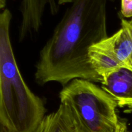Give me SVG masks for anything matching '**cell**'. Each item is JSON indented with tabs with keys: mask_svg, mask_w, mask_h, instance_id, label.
<instances>
[{
	"mask_svg": "<svg viewBox=\"0 0 132 132\" xmlns=\"http://www.w3.org/2000/svg\"><path fill=\"white\" fill-rule=\"evenodd\" d=\"M129 21V23L130 24V25H131V27H132V19H131V20H130V21Z\"/></svg>",
	"mask_w": 132,
	"mask_h": 132,
	"instance_id": "13",
	"label": "cell"
},
{
	"mask_svg": "<svg viewBox=\"0 0 132 132\" xmlns=\"http://www.w3.org/2000/svg\"><path fill=\"white\" fill-rule=\"evenodd\" d=\"M74 0H57L59 5H64L66 4H71Z\"/></svg>",
	"mask_w": 132,
	"mask_h": 132,
	"instance_id": "11",
	"label": "cell"
},
{
	"mask_svg": "<svg viewBox=\"0 0 132 132\" xmlns=\"http://www.w3.org/2000/svg\"><path fill=\"white\" fill-rule=\"evenodd\" d=\"M120 14L124 19L132 18V0H121Z\"/></svg>",
	"mask_w": 132,
	"mask_h": 132,
	"instance_id": "9",
	"label": "cell"
},
{
	"mask_svg": "<svg viewBox=\"0 0 132 132\" xmlns=\"http://www.w3.org/2000/svg\"><path fill=\"white\" fill-rule=\"evenodd\" d=\"M88 58L94 70L103 79L116 70L123 68L116 58L98 43L90 48Z\"/></svg>",
	"mask_w": 132,
	"mask_h": 132,
	"instance_id": "8",
	"label": "cell"
},
{
	"mask_svg": "<svg viewBox=\"0 0 132 132\" xmlns=\"http://www.w3.org/2000/svg\"><path fill=\"white\" fill-rule=\"evenodd\" d=\"M37 132H80L69 108L60 104L55 112L45 116Z\"/></svg>",
	"mask_w": 132,
	"mask_h": 132,
	"instance_id": "7",
	"label": "cell"
},
{
	"mask_svg": "<svg viewBox=\"0 0 132 132\" xmlns=\"http://www.w3.org/2000/svg\"><path fill=\"white\" fill-rule=\"evenodd\" d=\"M101 88L109 94L119 107L132 110V72L120 68L104 77Z\"/></svg>",
	"mask_w": 132,
	"mask_h": 132,
	"instance_id": "5",
	"label": "cell"
},
{
	"mask_svg": "<svg viewBox=\"0 0 132 132\" xmlns=\"http://www.w3.org/2000/svg\"><path fill=\"white\" fill-rule=\"evenodd\" d=\"M6 4V0H0V8L1 10H3L5 9Z\"/></svg>",
	"mask_w": 132,
	"mask_h": 132,
	"instance_id": "12",
	"label": "cell"
},
{
	"mask_svg": "<svg viewBox=\"0 0 132 132\" xmlns=\"http://www.w3.org/2000/svg\"><path fill=\"white\" fill-rule=\"evenodd\" d=\"M121 25L124 26V27H126L128 30L130 32V34H131V37H132V27L130 25V24L129 23V21L126 19H124V18H121Z\"/></svg>",
	"mask_w": 132,
	"mask_h": 132,
	"instance_id": "10",
	"label": "cell"
},
{
	"mask_svg": "<svg viewBox=\"0 0 132 132\" xmlns=\"http://www.w3.org/2000/svg\"><path fill=\"white\" fill-rule=\"evenodd\" d=\"M108 0H74L39 53L35 79L66 86L75 79L101 82L90 63L92 45L105 39Z\"/></svg>",
	"mask_w": 132,
	"mask_h": 132,
	"instance_id": "1",
	"label": "cell"
},
{
	"mask_svg": "<svg viewBox=\"0 0 132 132\" xmlns=\"http://www.w3.org/2000/svg\"><path fill=\"white\" fill-rule=\"evenodd\" d=\"M112 1H114V0H112Z\"/></svg>",
	"mask_w": 132,
	"mask_h": 132,
	"instance_id": "14",
	"label": "cell"
},
{
	"mask_svg": "<svg viewBox=\"0 0 132 132\" xmlns=\"http://www.w3.org/2000/svg\"><path fill=\"white\" fill-rule=\"evenodd\" d=\"M11 19V12L5 8L0 14V130L37 132L46 110L18 68L10 40Z\"/></svg>",
	"mask_w": 132,
	"mask_h": 132,
	"instance_id": "2",
	"label": "cell"
},
{
	"mask_svg": "<svg viewBox=\"0 0 132 132\" xmlns=\"http://www.w3.org/2000/svg\"><path fill=\"white\" fill-rule=\"evenodd\" d=\"M52 15L59 12V5L57 0H21L19 10L21 23L18 39L23 41L28 36L38 32L42 25L43 17L46 8Z\"/></svg>",
	"mask_w": 132,
	"mask_h": 132,
	"instance_id": "4",
	"label": "cell"
},
{
	"mask_svg": "<svg viewBox=\"0 0 132 132\" xmlns=\"http://www.w3.org/2000/svg\"><path fill=\"white\" fill-rule=\"evenodd\" d=\"M110 53L123 68L132 72V37L124 26L110 37L98 43Z\"/></svg>",
	"mask_w": 132,
	"mask_h": 132,
	"instance_id": "6",
	"label": "cell"
},
{
	"mask_svg": "<svg viewBox=\"0 0 132 132\" xmlns=\"http://www.w3.org/2000/svg\"><path fill=\"white\" fill-rule=\"evenodd\" d=\"M126 132H128V131H126Z\"/></svg>",
	"mask_w": 132,
	"mask_h": 132,
	"instance_id": "15",
	"label": "cell"
},
{
	"mask_svg": "<svg viewBox=\"0 0 132 132\" xmlns=\"http://www.w3.org/2000/svg\"><path fill=\"white\" fill-rule=\"evenodd\" d=\"M59 99L70 110L80 132L127 131L117 114L116 102L92 81L72 80L60 92Z\"/></svg>",
	"mask_w": 132,
	"mask_h": 132,
	"instance_id": "3",
	"label": "cell"
}]
</instances>
